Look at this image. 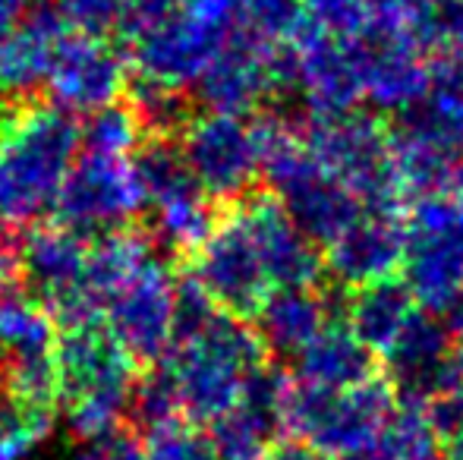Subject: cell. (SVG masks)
Segmentation results:
<instances>
[{
  "label": "cell",
  "mask_w": 463,
  "mask_h": 460,
  "mask_svg": "<svg viewBox=\"0 0 463 460\" xmlns=\"http://www.w3.org/2000/svg\"><path fill=\"white\" fill-rule=\"evenodd\" d=\"M445 353V338L439 328L422 325V322H407L401 334L394 338V360L407 385H422L429 379V369L441 366Z\"/></svg>",
  "instance_id": "d4e9b609"
},
{
  "label": "cell",
  "mask_w": 463,
  "mask_h": 460,
  "mask_svg": "<svg viewBox=\"0 0 463 460\" xmlns=\"http://www.w3.org/2000/svg\"><path fill=\"white\" fill-rule=\"evenodd\" d=\"M57 347V325L25 290L0 300V362Z\"/></svg>",
  "instance_id": "e0dca14e"
},
{
  "label": "cell",
  "mask_w": 463,
  "mask_h": 460,
  "mask_svg": "<svg viewBox=\"0 0 463 460\" xmlns=\"http://www.w3.org/2000/svg\"><path fill=\"white\" fill-rule=\"evenodd\" d=\"M388 419V400L375 385L356 388H290L287 400V426L303 436L322 455H350L363 445L375 442Z\"/></svg>",
  "instance_id": "ba28073f"
},
{
  "label": "cell",
  "mask_w": 463,
  "mask_h": 460,
  "mask_svg": "<svg viewBox=\"0 0 463 460\" xmlns=\"http://www.w3.org/2000/svg\"><path fill=\"white\" fill-rule=\"evenodd\" d=\"M186 271L199 277L212 300L237 319H256L262 303L269 300V271H265L262 256L233 205L224 209L218 228L195 252Z\"/></svg>",
  "instance_id": "9c48e42d"
},
{
  "label": "cell",
  "mask_w": 463,
  "mask_h": 460,
  "mask_svg": "<svg viewBox=\"0 0 463 460\" xmlns=\"http://www.w3.org/2000/svg\"><path fill=\"white\" fill-rule=\"evenodd\" d=\"M13 101H16V99H13V95H6V92H4V89H0V120H4V117H6V114H10Z\"/></svg>",
  "instance_id": "836d02e7"
},
{
  "label": "cell",
  "mask_w": 463,
  "mask_h": 460,
  "mask_svg": "<svg viewBox=\"0 0 463 460\" xmlns=\"http://www.w3.org/2000/svg\"><path fill=\"white\" fill-rule=\"evenodd\" d=\"M177 265L161 252L148 256L104 306V325L139 366H158L174 341Z\"/></svg>",
  "instance_id": "52a82bcc"
},
{
  "label": "cell",
  "mask_w": 463,
  "mask_h": 460,
  "mask_svg": "<svg viewBox=\"0 0 463 460\" xmlns=\"http://www.w3.org/2000/svg\"><path fill=\"white\" fill-rule=\"evenodd\" d=\"M80 148L82 127L48 95L13 101L0 120V215L19 230L48 221Z\"/></svg>",
  "instance_id": "6da1fadb"
},
{
  "label": "cell",
  "mask_w": 463,
  "mask_h": 460,
  "mask_svg": "<svg viewBox=\"0 0 463 460\" xmlns=\"http://www.w3.org/2000/svg\"><path fill=\"white\" fill-rule=\"evenodd\" d=\"M142 215H146V196H142L133 158L82 152L63 180L51 221L86 239H95L101 233L139 224Z\"/></svg>",
  "instance_id": "5b68a950"
},
{
  "label": "cell",
  "mask_w": 463,
  "mask_h": 460,
  "mask_svg": "<svg viewBox=\"0 0 463 460\" xmlns=\"http://www.w3.org/2000/svg\"><path fill=\"white\" fill-rule=\"evenodd\" d=\"M70 32L120 42L127 25V0H54Z\"/></svg>",
  "instance_id": "484cf974"
},
{
  "label": "cell",
  "mask_w": 463,
  "mask_h": 460,
  "mask_svg": "<svg viewBox=\"0 0 463 460\" xmlns=\"http://www.w3.org/2000/svg\"><path fill=\"white\" fill-rule=\"evenodd\" d=\"M23 287V277H19V262L16 258H0V300L10 294H19Z\"/></svg>",
  "instance_id": "4dcf8cb0"
},
{
  "label": "cell",
  "mask_w": 463,
  "mask_h": 460,
  "mask_svg": "<svg viewBox=\"0 0 463 460\" xmlns=\"http://www.w3.org/2000/svg\"><path fill=\"white\" fill-rule=\"evenodd\" d=\"M448 460H463V432L458 436V442H454L451 455H448Z\"/></svg>",
  "instance_id": "e575fe53"
},
{
  "label": "cell",
  "mask_w": 463,
  "mask_h": 460,
  "mask_svg": "<svg viewBox=\"0 0 463 460\" xmlns=\"http://www.w3.org/2000/svg\"><path fill=\"white\" fill-rule=\"evenodd\" d=\"M139 442L146 460H218L212 436L186 417L167 419V423L142 432Z\"/></svg>",
  "instance_id": "7402d4cb"
},
{
  "label": "cell",
  "mask_w": 463,
  "mask_h": 460,
  "mask_svg": "<svg viewBox=\"0 0 463 460\" xmlns=\"http://www.w3.org/2000/svg\"><path fill=\"white\" fill-rule=\"evenodd\" d=\"M271 86V51L240 19L233 35L199 76V101L208 111L243 117L269 95Z\"/></svg>",
  "instance_id": "8fae6325"
},
{
  "label": "cell",
  "mask_w": 463,
  "mask_h": 460,
  "mask_svg": "<svg viewBox=\"0 0 463 460\" xmlns=\"http://www.w3.org/2000/svg\"><path fill=\"white\" fill-rule=\"evenodd\" d=\"M54 429V413L32 410L0 391V460H25Z\"/></svg>",
  "instance_id": "603a6c76"
},
{
  "label": "cell",
  "mask_w": 463,
  "mask_h": 460,
  "mask_svg": "<svg viewBox=\"0 0 463 460\" xmlns=\"http://www.w3.org/2000/svg\"><path fill=\"white\" fill-rule=\"evenodd\" d=\"M129 108H133L136 120L142 127V139L155 136V139H180L186 123L195 117V105L186 95V89L165 86V82L146 80V76H129L127 95H123Z\"/></svg>",
  "instance_id": "2e32d148"
},
{
  "label": "cell",
  "mask_w": 463,
  "mask_h": 460,
  "mask_svg": "<svg viewBox=\"0 0 463 460\" xmlns=\"http://www.w3.org/2000/svg\"><path fill=\"white\" fill-rule=\"evenodd\" d=\"M177 142L195 183L221 209L243 202L252 192L262 161H259L256 129L243 117L195 111Z\"/></svg>",
  "instance_id": "8992f818"
},
{
  "label": "cell",
  "mask_w": 463,
  "mask_h": 460,
  "mask_svg": "<svg viewBox=\"0 0 463 460\" xmlns=\"http://www.w3.org/2000/svg\"><path fill=\"white\" fill-rule=\"evenodd\" d=\"M54 353L70 432L80 442H95L123 429L139 362L110 334L104 319L57 332Z\"/></svg>",
  "instance_id": "7a4b0ae2"
},
{
  "label": "cell",
  "mask_w": 463,
  "mask_h": 460,
  "mask_svg": "<svg viewBox=\"0 0 463 460\" xmlns=\"http://www.w3.org/2000/svg\"><path fill=\"white\" fill-rule=\"evenodd\" d=\"M265 460H325V457H322V451H316L306 442H284V445H275Z\"/></svg>",
  "instance_id": "f546056e"
},
{
  "label": "cell",
  "mask_w": 463,
  "mask_h": 460,
  "mask_svg": "<svg viewBox=\"0 0 463 460\" xmlns=\"http://www.w3.org/2000/svg\"><path fill=\"white\" fill-rule=\"evenodd\" d=\"M265 344L246 319L221 309L199 334L177 341L165 362L174 375L184 417L212 426L240 404L243 385L265 360Z\"/></svg>",
  "instance_id": "3957f363"
},
{
  "label": "cell",
  "mask_w": 463,
  "mask_h": 460,
  "mask_svg": "<svg viewBox=\"0 0 463 460\" xmlns=\"http://www.w3.org/2000/svg\"><path fill=\"white\" fill-rule=\"evenodd\" d=\"M184 0H127V25H123V38L120 44L127 48L142 29L167 19L174 10H180Z\"/></svg>",
  "instance_id": "f1b7e54d"
},
{
  "label": "cell",
  "mask_w": 463,
  "mask_h": 460,
  "mask_svg": "<svg viewBox=\"0 0 463 460\" xmlns=\"http://www.w3.org/2000/svg\"><path fill=\"white\" fill-rule=\"evenodd\" d=\"M240 19L262 42H275V38H287L290 32H297L303 19V0H243Z\"/></svg>",
  "instance_id": "4316f807"
},
{
  "label": "cell",
  "mask_w": 463,
  "mask_h": 460,
  "mask_svg": "<svg viewBox=\"0 0 463 460\" xmlns=\"http://www.w3.org/2000/svg\"><path fill=\"white\" fill-rule=\"evenodd\" d=\"M177 417H184V407H180V394L177 385H174L171 369L165 362H158V366H148L146 372H139V379L133 385V398H129V429L136 436H142V432Z\"/></svg>",
  "instance_id": "ffe728a7"
},
{
  "label": "cell",
  "mask_w": 463,
  "mask_h": 460,
  "mask_svg": "<svg viewBox=\"0 0 463 460\" xmlns=\"http://www.w3.org/2000/svg\"><path fill=\"white\" fill-rule=\"evenodd\" d=\"M73 460H146L142 455V442L129 426L110 432L95 442H82V448L76 451Z\"/></svg>",
  "instance_id": "83f0119b"
},
{
  "label": "cell",
  "mask_w": 463,
  "mask_h": 460,
  "mask_svg": "<svg viewBox=\"0 0 463 460\" xmlns=\"http://www.w3.org/2000/svg\"><path fill=\"white\" fill-rule=\"evenodd\" d=\"M32 0H0V29H13L29 13Z\"/></svg>",
  "instance_id": "1f68e13d"
},
{
  "label": "cell",
  "mask_w": 463,
  "mask_h": 460,
  "mask_svg": "<svg viewBox=\"0 0 463 460\" xmlns=\"http://www.w3.org/2000/svg\"><path fill=\"white\" fill-rule=\"evenodd\" d=\"M142 142V127L127 101L104 108L82 123V152L108 158H133Z\"/></svg>",
  "instance_id": "44dd1931"
},
{
  "label": "cell",
  "mask_w": 463,
  "mask_h": 460,
  "mask_svg": "<svg viewBox=\"0 0 463 460\" xmlns=\"http://www.w3.org/2000/svg\"><path fill=\"white\" fill-rule=\"evenodd\" d=\"M256 322L265 350L299 356L322 334V303L306 287H280L278 294H269L256 313Z\"/></svg>",
  "instance_id": "5bb4252c"
},
{
  "label": "cell",
  "mask_w": 463,
  "mask_h": 460,
  "mask_svg": "<svg viewBox=\"0 0 463 460\" xmlns=\"http://www.w3.org/2000/svg\"><path fill=\"white\" fill-rule=\"evenodd\" d=\"M19 237L23 230L13 228L4 215H0V258H16V249H19Z\"/></svg>",
  "instance_id": "d6a6232c"
},
{
  "label": "cell",
  "mask_w": 463,
  "mask_h": 460,
  "mask_svg": "<svg viewBox=\"0 0 463 460\" xmlns=\"http://www.w3.org/2000/svg\"><path fill=\"white\" fill-rule=\"evenodd\" d=\"M233 209L240 211L259 256H262L269 281H275L278 287H306L316 277V249L309 246L306 233L290 221L278 199L250 192Z\"/></svg>",
  "instance_id": "4fadbf2b"
},
{
  "label": "cell",
  "mask_w": 463,
  "mask_h": 460,
  "mask_svg": "<svg viewBox=\"0 0 463 460\" xmlns=\"http://www.w3.org/2000/svg\"><path fill=\"white\" fill-rule=\"evenodd\" d=\"M129 86V54L120 42L70 32L54 51L44 95L73 117H92L123 101Z\"/></svg>",
  "instance_id": "30bf717a"
},
{
  "label": "cell",
  "mask_w": 463,
  "mask_h": 460,
  "mask_svg": "<svg viewBox=\"0 0 463 460\" xmlns=\"http://www.w3.org/2000/svg\"><path fill=\"white\" fill-rule=\"evenodd\" d=\"M67 35L70 25L54 0H32L29 13L0 44V89L13 99L42 95L54 51Z\"/></svg>",
  "instance_id": "7c38bea8"
},
{
  "label": "cell",
  "mask_w": 463,
  "mask_h": 460,
  "mask_svg": "<svg viewBox=\"0 0 463 460\" xmlns=\"http://www.w3.org/2000/svg\"><path fill=\"white\" fill-rule=\"evenodd\" d=\"M92 239L61 228L57 221H42L23 228L16 249L23 287L44 313L63 328L101 322V309L86 294V262Z\"/></svg>",
  "instance_id": "277c9868"
},
{
  "label": "cell",
  "mask_w": 463,
  "mask_h": 460,
  "mask_svg": "<svg viewBox=\"0 0 463 460\" xmlns=\"http://www.w3.org/2000/svg\"><path fill=\"white\" fill-rule=\"evenodd\" d=\"M284 429L275 419L262 417L252 407L237 404L231 413L214 419L208 436H212L218 460H265L275 448L278 432Z\"/></svg>",
  "instance_id": "ac0fdd59"
},
{
  "label": "cell",
  "mask_w": 463,
  "mask_h": 460,
  "mask_svg": "<svg viewBox=\"0 0 463 460\" xmlns=\"http://www.w3.org/2000/svg\"><path fill=\"white\" fill-rule=\"evenodd\" d=\"M369 369V353L356 334L350 332H322L309 347L299 353V379L316 388H356L363 385Z\"/></svg>",
  "instance_id": "9a60e30c"
},
{
  "label": "cell",
  "mask_w": 463,
  "mask_h": 460,
  "mask_svg": "<svg viewBox=\"0 0 463 460\" xmlns=\"http://www.w3.org/2000/svg\"><path fill=\"white\" fill-rule=\"evenodd\" d=\"M407 322V296L391 284L363 290L360 303L354 306V325L360 341H394Z\"/></svg>",
  "instance_id": "cb8c5ba5"
},
{
  "label": "cell",
  "mask_w": 463,
  "mask_h": 460,
  "mask_svg": "<svg viewBox=\"0 0 463 460\" xmlns=\"http://www.w3.org/2000/svg\"><path fill=\"white\" fill-rule=\"evenodd\" d=\"M397 237L388 228L375 224H356L347 228L335 243V271L344 277H372L375 271H384L382 265H391L397 258Z\"/></svg>",
  "instance_id": "d6986e66"
}]
</instances>
